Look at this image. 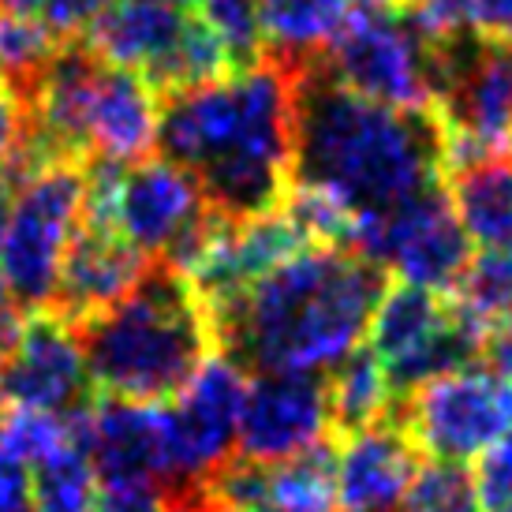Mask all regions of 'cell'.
<instances>
[{
	"instance_id": "obj_15",
	"label": "cell",
	"mask_w": 512,
	"mask_h": 512,
	"mask_svg": "<svg viewBox=\"0 0 512 512\" xmlns=\"http://www.w3.org/2000/svg\"><path fill=\"white\" fill-rule=\"evenodd\" d=\"M400 415V412H397ZM423 453L415 449L400 419L341 438L337 460V509L341 512H400Z\"/></svg>"
},
{
	"instance_id": "obj_34",
	"label": "cell",
	"mask_w": 512,
	"mask_h": 512,
	"mask_svg": "<svg viewBox=\"0 0 512 512\" xmlns=\"http://www.w3.org/2000/svg\"><path fill=\"white\" fill-rule=\"evenodd\" d=\"M483 359H486V367L505 374L512 382V322H501V326H494L486 333Z\"/></svg>"
},
{
	"instance_id": "obj_29",
	"label": "cell",
	"mask_w": 512,
	"mask_h": 512,
	"mask_svg": "<svg viewBox=\"0 0 512 512\" xmlns=\"http://www.w3.org/2000/svg\"><path fill=\"white\" fill-rule=\"evenodd\" d=\"M90 512H172V505L157 483H98Z\"/></svg>"
},
{
	"instance_id": "obj_25",
	"label": "cell",
	"mask_w": 512,
	"mask_h": 512,
	"mask_svg": "<svg viewBox=\"0 0 512 512\" xmlns=\"http://www.w3.org/2000/svg\"><path fill=\"white\" fill-rule=\"evenodd\" d=\"M27 471L34 486V512H90L98 494V475L79 453V445H64Z\"/></svg>"
},
{
	"instance_id": "obj_14",
	"label": "cell",
	"mask_w": 512,
	"mask_h": 512,
	"mask_svg": "<svg viewBox=\"0 0 512 512\" xmlns=\"http://www.w3.org/2000/svg\"><path fill=\"white\" fill-rule=\"evenodd\" d=\"M146 270H150V262L116 232L79 221L64 266H60L49 311L79 329L83 322L98 318L101 311H109L113 303L128 296L131 288L143 281Z\"/></svg>"
},
{
	"instance_id": "obj_41",
	"label": "cell",
	"mask_w": 512,
	"mask_h": 512,
	"mask_svg": "<svg viewBox=\"0 0 512 512\" xmlns=\"http://www.w3.org/2000/svg\"><path fill=\"white\" fill-rule=\"evenodd\" d=\"M243 512H277V509H273V505H266V501H262V505H251V509H243Z\"/></svg>"
},
{
	"instance_id": "obj_24",
	"label": "cell",
	"mask_w": 512,
	"mask_h": 512,
	"mask_svg": "<svg viewBox=\"0 0 512 512\" xmlns=\"http://www.w3.org/2000/svg\"><path fill=\"white\" fill-rule=\"evenodd\" d=\"M453 307L475 329H483V337L501 322H512V251H483L471 258L453 292Z\"/></svg>"
},
{
	"instance_id": "obj_32",
	"label": "cell",
	"mask_w": 512,
	"mask_h": 512,
	"mask_svg": "<svg viewBox=\"0 0 512 512\" xmlns=\"http://www.w3.org/2000/svg\"><path fill=\"white\" fill-rule=\"evenodd\" d=\"M23 131H27V113H23V101L15 98L8 86L0 83V169L12 165L15 150L23 143Z\"/></svg>"
},
{
	"instance_id": "obj_21",
	"label": "cell",
	"mask_w": 512,
	"mask_h": 512,
	"mask_svg": "<svg viewBox=\"0 0 512 512\" xmlns=\"http://www.w3.org/2000/svg\"><path fill=\"white\" fill-rule=\"evenodd\" d=\"M337 460L341 438L329 434L285 464H273L266 505L277 512H337Z\"/></svg>"
},
{
	"instance_id": "obj_38",
	"label": "cell",
	"mask_w": 512,
	"mask_h": 512,
	"mask_svg": "<svg viewBox=\"0 0 512 512\" xmlns=\"http://www.w3.org/2000/svg\"><path fill=\"white\" fill-rule=\"evenodd\" d=\"M348 4V12L359 15V12H385V8H400V0H344Z\"/></svg>"
},
{
	"instance_id": "obj_37",
	"label": "cell",
	"mask_w": 512,
	"mask_h": 512,
	"mask_svg": "<svg viewBox=\"0 0 512 512\" xmlns=\"http://www.w3.org/2000/svg\"><path fill=\"white\" fill-rule=\"evenodd\" d=\"M0 12H8V15H42L45 0H0Z\"/></svg>"
},
{
	"instance_id": "obj_19",
	"label": "cell",
	"mask_w": 512,
	"mask_h": 512,
	"mask_svg": "<svg viewBox=\"0 0 512 512\" xmlns=\"http://www.w3.org/2000/svg\"><path fill=\"white\" fill-rule=\"evenodd\" d=\"M445 187L471 243L483 251H512V169L505 157L453 172Z\"/></svg>"
},
{
	"instance_id": "obj_23",
	"label": "cell",
	"mask_w": 512,
	"mask_h": 512,
	"mask_svg": "<svg viewBox=\"0 0 512 512\" xmlns=\"http://www.w3.org/2000/svg\"><path fill=\"white\" fill-rule=\"evenodd\" d=\"M64 49L53 30L42 23V15H8L0 12V83L19 101L34 94L49 64Z\"/></svg>"
},
{
	"instance_id": "obj_11",
	"label": "cell",
	"mask_w": 512,
	"mask_h": 512,
	"mask_svg": "<svg viewBox=\"0 0 512 512\" xmlns=\"http://www.w3.org/2000/svg\"><path fill=\"white\" fill-rule=\"evenodd\" d=\"M72 419V438L90 460L98 483L169 486L172 441L165 404L101 397L83 404Z\"/></svg>"
},
{
	"instance_id": "obj_9",
	"label": "cell",
	"mask_w": 512,
	"mask_h": 512,
	"mask_svg": "<svg viewBox=\"0 0 512 512\" xmlns=\"http://www.w3.org/2000/svg\"><path fill=\"white\" fill-rule=\"evenodd\" d=\"M397 419L423 456L468 464L512 434V382L471 363L408 393Z\"/></svg>"
},
{
	"instance_id": "obj_20",
	"label": "cell",
	"mask_w": 512,
	"mask_h": 512,
	"mask_svg": "<svg viewBox=\"0 0 512 512\" xmlns=\"http://www.w3.org/2000/svg\"><path fill=\"white\" fill-rule=\"evenodd\" d=\"M326 397H329V427L337 438L370 430L378 423L397 419L400 397L389 385L385 367L374 359L370 348H356L348 359L326 374Z\"/></svg>"
},
{
	"instance_id": "obj_3",
	"label": "cell",
	"mask_w": 512,
	"mask_h": 512,
	"mask_svg": "<svg viewBox=\"0 0 512 512\" xmlns=\"http://www.w3.org/2000/svg\"><path fill=\"white\" fill-rule=\"evenodd\" d=\"M389 273L348 247H303L270 277L210 307L217 352L243 374H329L359 348Z\"/></svg>"
},
{
	"instance_id": "obj_22",
	"label": "cell",
	"mask_w": 512,
	"mask_h": 512,
	"mask_svg": "<svg viewBox=\"0 0 512 512\" xmlns=\"http://www.w3.org/2000/svg\"><path fill=\"white\" fill-rule=\"evenodd\" d=\"M404 15L434 45L475 38V42H509L512 0H412Z\"/></svg>"
},
{
	"instance_id": "obj_27",
	"label": "cell",
	"mask_w": 512,
	"mask_h": 512,
	"mask_svg": "<svg viewBox=\"0 0 512 512\" xmlns=\"http://www.w3.org/2000/svg\"><path fill=\"white\" fill-rule=\"evenodd\" d=\"M199 19L221 38L232 72L255 68L266 57L262 27H258V0H199Z\"/></svg>"
},
{
	"instance_id": "obj_13",
	"label": "cell",
	"mask_w": 512,
	"mask_h": 512,
	"mask_svg": "<svg viewBox=\"0 0 512 512\" xmlns=\"http://www.w3.org/2000/svg\"><path fill=\"white\" fill-rule=\"evenodd\" d=\"M0 397L12 408L45 415H75L90 404L83 344L60 314L34 311L8 356L0 359Z\"/></svg>"
},
{
	"instance_id": "obj_5",
	"label": "cell",
	"mask_w": 512,
	"mask_h": 512,
	"mask_svg": "<svg viewBox=\"0 0 512 512\" xmlns=\"http://www.w3.org/2000/svg\"><path fill=\"white\" fill-rule=\"evenodd\" d=\"M206 217L210 206L199 180L165 157H146L139 165L94 157L86 165L83 225L116 232L146 262L172 266Z\"/></svg>"
},
{
	"instance_id": "obj_39",
	"label": "cell",
	"mask_w": 512,
	"mask_h": 512,
	"mask_svg": "<svg viewBox=\"0 0 512 512\" xmlns=\"http://www.w3.org/2000/svg\"><path fill=\"white\" fill-rule=\"evenodd\" d=\"M154 4H169V8H187V4H199V0H154Z\"/></svg>"
},
{
	"instance_id": "obj_26",
	"label": "cell",
	"mask_w": 512,
	"mask_h": 512,
	"mask_svg": "<svg viewBox=\"0 0 512 512\" xmlns=\"http://www.w3.org/2000/svg\"><path fill=\"white\" fill-rule=\"evenodd\" d=\"M400 512H483L475 471L453 460H423Z\"/></svg>"
},
{
	"instance_id": "obj_35",
	"label": "cell",
	"mask_w": 512,
	"mask_h": 512,
	"mask_svg": "<svg viewBox=\"0 0 512 512\" xmlns=\"http://www.w3.org/2000/svg\"><path fill=\"white\" fill-rule=\"evenodd\" d=\"M169 505H172V512H225L206 486H191V490L169 494Z\"/></svg>"
},
{
	"instance_id": "obj_17",
	"label": "cell",
	"mask_w": 512,
	"mask_h": 512,
	"mask_svg": "<svg viewBox=\"0 0 512 512\" xmlns=\"http://www.w3.org/2000/svg\"><path fill=\"white\" fill-rule=\"evenodd\" d=\"M184 27L187 15L180 8L154 4V0H116L113 8L86 30L83 42L109 68L146 75L157 60L169 57Z\"/></svg>"
},
{
	"instance_id": "obj_43",
	"label": "cell",
	"mask_w": 512,
	"mask_h": 512,
	"mask_svg": "<svg viewBox=\"0 0 512 512\" xmlns=\"http://www.w3.org/2000/svg\"><path fill=\"white\" fill-rule=\"evenodd\" d=\"M0 404H4V397H0Z\"/></svg>"
},
{
	"instance_id": "obj_16",
	"label": "cell",
	"mask_w": 512,
	"mask_h": 512,
	"mask_svg": "<svg viewBox=\"0 0 512 512\" xmlns=\"http://www.w3.org/2000/svg\"><path fill=\"white\" fill-rule=\"evenodd\" d=\"M157 124H161V98L139 72L109 68L98 79L90 101V124L86 143L90 161H116V165H139L157 154Z\"/></svg>"
},
{
	"instance_id": "obj_6",
	"label": "cell",
	"mask_w": 512,
	"mask_h": 512,
	"mask_svg": "<svg viewBox=\"0 0 512 512\" xmlns=\"http://www.w3.org/2000/svg\"><path fill=\"white\" fill-rule=\"evenodd\" d=\"M86 165L49 161L19 180L12 217L0 228V277L27 314L53 303L68 243L83 221Z\"/></svg>"
},
{
	"instance_id": "obj_1",
	"label": "cell",
	"mask_w": 512,
	"mask_h": 512,
	"mask_svg": "<svg viewBox=\"0 0 512 512\" xmlns=\"http://www.w3.org/2000/svg\"><path fill=\"white\" fill-rule=\"evenodd\" d=\"M296 72L262 57L255 68L161 98L157 157L187 169L225 221L281 210L292 187Z\"/></svg>"
},
{
	"instance_id": "obj_42",
	"label": "cell",
	"mask_w": 512,
	"mask_h": 512,
	"mask_svg": "<svg viewBox=\"0 0 512 512\" xmlns=\"http://www.w3.org/2000/svg\"><path fill=\"white\" fill-rule=\"evenodd\" d=\"M404 4H412V0H400V8H404Z\"/></svg>"
},
{
	"instance_id": "obj_10",
	"label": "cell",
	"mask_w": 512,
	"mask_h": 512,
	"mask_svg": "<svg viewBox=\"0 0 512 512\" xmlns=\"http://www.w3.org/2000/svg\"><path fill=\"white\" fill-rule=\"evenodd\" d=\"M247 374L221 352L202 363L180 397L165 404L172 441V475L165 494H180L202 486L228 456H236V427H240Z\"/></svg>"
},
{
	"instance_id": "obj_33",
	"label": "cell",
	"mask_w": 512,
	"mask_h": 512,
	"mask_svg": "<svg viewBox=\"0 0 512 512\" xmlns=\"http://www.w3.org/2000/svg\"><path fill=\"white\" fill-rule=\"evenodd\" d=\"M23 322H27V311L15 303L8 285H4V277H0V359L15 348L19 333H23Z\"/></svg>"
},
{
	"instance_id": "obj_31",
	"label": "cell",
	"mask_w": 512,
	"mask_h": 512,
	"mask_svg": "<svg viewBox=\"0 0 512 512\" xmlns=\"http://www.w3.org/2000/svg\"><path fill=\"white\" fill-rule=\"evenodd\" d=\"M0 512H34V486L27 464L0 453Z\"/></svg>"
},
{
	"instance_id": "obj_30",
	"label": "cell",
	"mask_w": 512,
	"mask_h": 512,
	"mask_svg": "<svg viewBox=\"0 0 512 512\" xmlns=\"http://www.w3.org/2000/svg\"><path fill=\"white\" fill-rule=\"evenodd\" d=\"M116 0H45L42 23L60 42H79Z\"/></svg>"
},
{
	"instance_id": "obj_36",
	"label": "cell",
	"mask_w": 512,
	"mask_h": 512,
	"mask_svg": "<svg viewBox=\"0 0 512 512\" xmlns=\"http://www.w3.org/2000/svg\"><path fill=\"white\" fill-rule=\"evenodd\" d=\"M15 195H19V176L4 165V169H0V228L8 225V217H12Z\"/></svg>"
},
{
	"instance_id": "obj_28",
	"label": "cell",
	"mask_w": 512,
	"mask_h": 512,
	"mask_svg": "<svg viewBox=\"0 0 512 512\" xmlns=\"http://www.w3.org/2000/svg\"><path fill=\"white\" fill-rule=\"evenodd\" d=\"M483 512H512V434L501 438L475 471Z\"/></svg>"
},
{
	"instance_id": "obj_8",
	"label": "cell",
	"mask_w": 512,
	"mask_h": 512,
	"mask_svg": "<svg viewBox=\"0 0 512 512\" xmlns=\"http://www.w3.org/2000/svg\"><path fill=\"white\" fill-rule=\"evenodd\" d=\"M348 251L385 273L441 296H453L471 266V236L460 225L449 187H430L374 217H359Z\"/></svg>"
},
{
	"instance_id": "obj_18",
	"label": "cell",
	"mask_w": 512,
	"mask_h": 512,
	"mask_svg": "<svg viewBox=\"0 0 512 512\" xmlns=\"http://www.w3.org/2000/svg\"><path fill=\"white\" fill-rule=\"evenodd\" d=\"M352 19L344 0H258V27L266 57L303 72Z\"/></svg>"
},
{
	"instance_id": "obj_12",
	"label": "cell",
	"mask_w": 512,
	"mask_h": 512,
	"mask_svg": "<svg viewBox=\"0 0 512 512\" xmlns=\"http://www.w3.org/2000/svg\"><path fill=\"white\" fill-rule=\"evenodd\" d=\"M329 397L326 374H292L273 370L247 382L236 453L255 464H285L303 449L329 438Z\"/></svg>"
},
{
	"instance_id": "obj_2",
	"label": "cell",
	"mask_w": 512,
	"mask_h": 512,
	"mask_svg": "<svg viewBox=\"0 0 512 512\" xmlns=\"http://www.w3.org/2000/svg\"><path fill=\"white\" fill-rule=\"evenodd\" d=\"M292 184L314 187L348 214L374 217L445 184L438 109L404 113L341 86L322 57L296 72Z\"/></svg>"
},
{
	"instance_id": "obj_7",
	"label": "cell",
	"mask_w": 512,
	"mask_h": 512,
	"mask_svg": "<svg viewBox=\"0 0 512 512\" xmlns=\"http://www.w3.org/2000/svg\"><path fill=\"white\" fill-rule=\"evenodd\" d=\"M322 68L389 109L427 113L438 105V45L415 30L404 8L352 15L322 53Z\"/></svg>"
},
{
	"instance_id": "obj_40",
	"label": "cell",
	"mask_w": 512,
	"mask_h": 512,
	"mask_svg": "<svg viewBox=\"0 0 512 512\" xmlns=\"http://www.w3.org/2000/svg\"><path fill=\"white\" fill-rule=\"evenodd\" d=\"M505 161H509V169H512V131L505 135Z\"/></svg>"
},
{
	"instance_id": "obj_4",
	"label": "cell",
	"mask_w": 512,
	"mask_h": 512,
	"mask_svg": "<svg viewBox=\"0 0 512 512\" xmlns=\"http://www.w3.org/2000/svg\"><path fill=\"white\" fill-rule=\"evenodd\" d=\"M101 397L161 404L180 397L217 352L214 314L184 273L150 262L143 281L75 329Z\"/></svg>"
}]
</instances>
